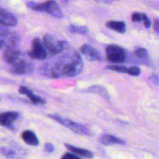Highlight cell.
I'll return each mask as SVG.
<instances>
[{
  "mask_svg": "<svg viewBox=\"0 0 159 159\" xmlns=\"http://www.w3.org/2000/svg\"><path fill=\"white\" fill-rule=\"evenodd\" d=\"M54 59L47 61L40 68V74L52 79L75 77L83 70V61L80 54L65 41L61 53Z\"/></svg>",
  "mask_w": 159,
  "mask_h": 159,
  "instance_id": "obj_1",
  "label": "cell"
},
{
  "mask_svg": "<svg viewBox=\"0 0 159 159\" xmlns=\"http://www.w3.org/2000/svg\"><path fill=\"white\" fill-rule=\"evenodd\" d=\"M27 6L30 9L39 12H44L56 18H62L63 12L59 7L57 3L54 0H48L43 3H37L30 2L27 3Z\"/></svg>",
  "mask_w": 159,
  "mask_h": 159,
  "instance_id": "obj_2",
  "label": "cell"
},
{
  "mask_svg": "<svg viewBox=\"0 0 159 159\" xmlns=\"http://www.w3.org/2000/svg\"><path fill=\"white\" fill-rule=\"evenodd\" d=\"M106 57L107 61L112 63L122 64L128 60V53L122 47L111 44L106 49Z\"/></svg>",
  "mask_w": 159,
  "mask_h": 159,
  "instance_id": "obj_3",
  "label": "cell"
},
{
  "mask_svg": "<svg viewBox=\"0 0 159 159\" xmlns=\"http://www.w3.org/2000/svg\"><path fill=\"white\" fill-rule=\"evenodd\" d=\"M20 43V37L17 33L9 30V29L0 31V50L16 48Z\"/></svg>",
  "mask_w": 159,
  "mask_h": 159,
  "instance_id": "obj_4",
  "label": "cell"
},
{
  "mask_svg": "<svg viewBox=\"0 0 159 159\" xmlns=\"http://www.w3.org/2000/svg\"><path fill=\"white\" fill-rule=\"evenodd\" d=\"M48 117L54 120L57 123L68 127V128H69L70 130H71L76 134L85 135V136H90V134H91V133H90V131L86 127H85L82 124H79V123L74 122V121L71 120L69 119L63 118L60 116H57V115H48Z\"/></svg>",
  "mask_w": 159,
  "mask_h": 159,
  "instance_id": "obj_5",
  "label": "cell"
},
{
  "mask_svg": "<svg viewBox=\"0 0 159 159\" xmlns=\"http://www.w3.org/2000/svg\"><path fill=\"white\" fill-rule=\"evenodd\" d=\"M65 41L58 40L55 37L51 34H46L43 39V45L48 54L54 57L62 51Z\"/></svg>",
  "mask_w": 159,
  "mask_h": 159,
  "instance_id": "obj_6",
  "label": "cell"
},
{
  "mask_svg": "<svg viewBox=\"0 0 159 159\" xmlns=\"http://www.w3.org/2000/svg\"><path fill=\"white\" fill-rule=\"evenodd\" d=\"M28 55L31 59L38 61L45 60L48 57L47 50L45 49L40 39L35 38L33 40L31 50L28 52Z\"/></svg>",
  "mask_w": 159,
  "mask_h": 159,
  "instance_id": "obj_7",
  "label": "cell"
},
{
  "mask_svg": "<svg viewBox=\"0 0 159 159\" xmlns=\"http://www.w3.org/2000/svg\"><path fill=\"white\" fill-rule=\"evenodd\" d=\"M34 71V65L29 61L26 60L23 57L19 59L12 65H11L10 71L15 75L30 74Z\"/></svg>",
  "mask_w": 159,
  "mask_h": 159,
  "instance_id": "obj_8",
  "label": "cell"
},
{
  "mask_svg": "<svg viewBox=\"0 0 159 159\" xmlns=\"http://www.w3.org/2000/svg\"><path fill=\"white\" fill-rule=\"evenodd\" d=\"M80 51L86 57L87 60L90 61H101L102 60V57L100 52L90 45H82L80 48Z\"/></svg>",
  "mask_w": 159,
  "mask_h": 159,
  "instance_id": "obj_9",
  "label": "cell"
},
{
  "mask_svg": "<svg viewBox=\"0 0 159 159\" xmlns=\"http://www.w3.org/2000/svg\"><path fill=\"white\" fill-rule=\"evenodd\" d=\"M1 152L9 159H20L24 156V151L18 145L3 147L1 149Z\"/></svg>",
  "mask_w": 159,
  "mask_h": 159,
  "instance_id": "obj_10",
  "label": "cell"
},
{
  "mask_svg": "<svg viewBox=\"0 0 159 159\" xmlns=\"http://www.w3.org/2000/svg\"><path fill=\"white\" fill-rule=\"evenodd\" d=\"M20 116L17 112L11 111L6 112L0 114V125L2 127H8L9 129L13 128V124Z\"/></svg>",
  "mask_w": 159,
  "mask_h": 159,
  "instance_id": "obj_11",
  "label": "cell"
},
{
  "mask_svg": "<svg viewBox=\"0 0 159 159\" xmlns=\"http://www.w3.org/2000/svg\"><path fill=\"white\" fill-rule=\"evenodd\" d=\"M0 23L6 26H15L17 24V20L13 14L0 8Z\"/></svg>",
  "mask_w": 159,
  "mask_h": 159,
  "instance_id": "obj_12",
  "label": "cell"
},
{
  "mask_svg": "<svg viewBox=\"0 0 159 159\" xmlns=\"http://www.w3.org/2000/svg\"><path fill=\"white\" fill-rule=\"evenodd\" d=\"M22 57H23V54L17 48H12V49L4 51V54H3L4 60L10 65L21 58Z\"/></svg>",
  "mask_w": 159,
  "mask_h": 159,
  "instance_id": "obj_13",
  "label": "cell"
},
{
  "mask_svg": "<svg viewBox=\"0 0 159 159\" xmlns=\"http://www.w3.org/2000/svg\"><path fill=\"white\" fill-rule=\"evenodd\" d=\"M65 146L68 149V150L71 151L72 153H74L75 155H78V156L83 157V158H89V159H91L94 157V154H93L92 152H90V151L86 150V149L75 147V146L70 145V144H65Z\"/></svg>",
  "mask_w": 159,
  "mask_h": 159,
  "instance_id": "obj_14",
  "label": "cell"
},
{
  "mask_svg": "<svg viewBox=\"0 0 159 159\" xmlns=\"http://www.w3.org/2000/svg\"><path fill=\"white\" fill-rule=\"evenodd\" d=\"M134 56L140 61V63L148 65L150 61V56L147 50L144 48H138L134 51Z\"/></svg>",
  "mask_w": 159,
  "mask_h": 159,
  "instance_id": "obj_15",
  "label": "cell"
},
{
  "mask_svg": "<svg viewBox=\"0 0 159 159\" xmlns=\"http://www.w3.org/2000/svg\"><path fill=\"white\" fill-rule=\"evenodd\" d=\"M19 92H20V94H23V95H26L30 99L31 102L34 104H37V103H40V104H45L46 103V101L44 99H43L42 98L39 97V96H35V95L33 94L32 92L30 90L28 89L25 86H20V89H19Z\"/></svg>",
  "mask_w": 159,
  "mask_h": 159,
  "instance_id": "obj_16",
  "label": "cell"
},
{
  "mask_svg": "<svg viewBox=\"0 0 159 159\" xmlns=\"http://www.w3.org/2000/svg\"><path fill=\"white\" fill-rule=\"evenodd\" d=\"M99 141L104 145H112V144H125L126 142L124 140L118 138L113 135L104 134L99 138Z\"/></svg>",
  "mask_w": 159,
  "mask_h": 159,
  "instance_id": "obj_17",
  "label": "cell"
},
{
  "mask_svg": "<svg viewBox=\"0 0 159 159\" xmlns=\"http://www.w3.org/2000/svg\"><path fill=\"white\" fill-rule=\"evenodd\" d=\"M22 139L26 144L31 146H38L39 141L35 134L31 130H25L22 133Z\"/></svg>",
  "mask_w": 159,
  "mask_h": 159,
  "instance_id": "obj_18",
  "label": "cell"
},
{
  "mask_svg": "<svg viewBox=\"0 0 159 159\" xmlns=\"http://www.w3.org/2000/svg\"><path fill=\"white\" fill-rule=\"evenodd\" d=\"M106 26L107 27H108L109 29H111L113 30L116 31L118 33H120V34H124L126 32V30H127V26L124 22L122 21H108L106 23Z\"/></svg>",
  "mask_w": 159,
  "mask_h": 159,
  "instance_id": "obj_19",
  "label": "cell"
},
{
  "mask_svg": "<svg viewBox=\"0 0 159 159\" xmlns=\"http://www.w3.org/2000/svg\"><path fill=\"white\" fill-rule=\"evenodd\" d=\"M131 20L134 23H138V22L142 21L145 28H150L151 25H152L151 20H149L148 17L144 13H141V12H134L132 14Z\"/></svg>",
  "mask_w": 159,
  "mask_h": 159,
  "instance_id": "obj_20",
  "label": "cell"
},
{
  "mask_svg": "<svg viewBox=\"0 0 159 159\" xmlns=\"http://www.w3.org/2000/svg\"><path fill=\"white\" fill-rule=\"evenodd\" d=\"M69 31L72 34H81V35H85L89 34V30L85 26H77V25H70L68 28Z\"/></svg>",
  "mask_w": 159,
  "mask_h": 159,
  "instance_id": "obj_21",
  "label": "cell"
},
{
  "mask_svg": "<svg viewBox=\"0 0 159 159\" xmlns=\"http://www.w3.org/2000/svg\"><path fill=\"white\" fill-rule=\"evenodd\" d=\"M89 90L91 93H98L99 96H102V97L105 98V99H109V97H110V96H109L108 93H107V90L105 89V88L100 86V85H94V86H92L89 89Z\"/></svg>",
  "mask_w": 159,
  "mask_h": 159,
  "instance_id": "obj_22",
  "label": "cell"
},
{
  "mask_svg": "<svg viewBox=\"0 0 159 159\" xmlns=\"http://www.w3.org/2000/svg\"><path fill=\"white\" fill-rule=\"evenodd\" d=\"M107 69L111 70V71H114L120 73H126V74H128L129 72V68L119 65H108V66H107Z\"/></svg>",
  "mask_w": 159,
  "mask_h": 159,
  "instance_id": "obj_23",
  "label": "cell"
},
{
  "mask_svg": "<svg viewBox=\"0 0 159 159\" xmlns=\"http://www.w3.org/2000/svg\"><path fill=\"white\" fill-rule=\"evenodd\" d=\"M141 69L137 66H132L129 68L128 75L132 76H139L141 75Z\"/></svg>",
  "mask_w": 159,
  "mask_h": 159,
  "instance_id": "obj_24",
  "label": "cell"
},
{
  "mask_svg": "<svg viewBox=\"0 0 159 159\" xmlns=\"http://www.w3.org/2000/svg\"><path fill=\"white\" fill-rule=\"evenodd\" d=\"M61 159H82L78 155H75L74 153H65L63 156L61 157Z\"/></svg>",
  "mask_w": 159,
  "mask_h": 159,
  "instance_id": "obj_25",
  "label": "cell"
},
{
  "mask_svg": "<svg viewBox=\"0 0 159 159\" xmlns=\"http://www.w3.org/2000/svg\"><path fill=\"white\" fill-rule=\"evenodd\" d=\"M44 151L47 153H52L54 151V147L51 143H46L44 145Z\"/></svg>",
  "mask_w": 159,
  "mask_h": 159,
  "instance_id": "obj_26",
  "label": "cell"
},
{
  "mask_svg": "<svg viewBox=\"0 0 159 159\" xmlns=\"http://www.w3.org/2000/svg\"><path fill=\"white\" fill-rule=\"evenodd\" d=\"M149 79L152 81L153 83H155L156 85H158L159 83V79H158V75L157 74H152V75L149 77Z\"/></svg>",
  "mask_w": 159,
  "mask_h": 159,
  "instance_id": "obj_27",
  "label": "cell"
},
{
  "mask_svg": "<svg viewBox=\"0 0 159 159\" xmlns=\"http://www.w3.org/2000/svg\"><path fill=\"white\" fill-rule=\"evenodd\" d=\"M154 29H155V33L157 34H159V21L158 19L155 20V23H154Z\"/></svg>",
  "mask_w": 159,
  "mask_h": 159,
  "instance_id": "obj_28",
  "label": "cell"
},
{
  "mask_svg": "<svg viewBox=\"0 0 159 159\" xmlns=\"http://www.w3.org/2000/svg\"><path fill=\"white\" fill-rule=\"evenodd\" d=\"M102 1H107V2H110V0H102Z\"/></svg>",
  "mask_w": 159,
  "mask_h": 159,
  "instance_id": "obj_29",
  "label": "cell"
}]
</instances>
